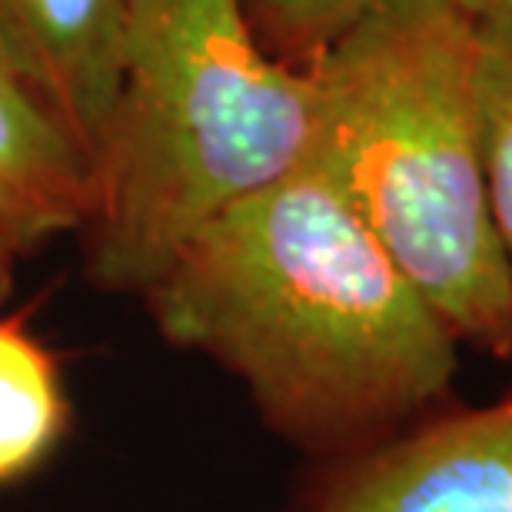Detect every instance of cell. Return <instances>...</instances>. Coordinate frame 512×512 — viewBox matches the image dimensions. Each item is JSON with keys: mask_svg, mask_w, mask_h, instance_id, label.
<instances>
[{"mask_svg": "<svg viewBox=\"0 0 512 512\" xmlns=\"http://www.w3.org/2000/svg\"><path fill=\"white\" fill-rule=\"evenodd\" d=\"M476 60L479 27L453 0H389L306 67L310 157L459 346L509 363L512 276L489 207Z\"/></svg>", "mask_w": 512, "mask_h": 512, "instance_id": "3", "label": "cell"}, {"mask_svg": "<svg viewBox=\"0 0 512 512\" xmlns=\"http://www.w3.org/2000/svg\"><path fill=\"white\" fill-rule=\"evenodd\" d=\"M24 256V247L10 237V233L0 227V303L7 300L10 290H14V276H17V263Z\"/></svg>", "mask_w": 512, "mask_h": 512, "instance_id": "10", "label": "cell"}, {"mask_svg": "<svg viewBox=\"0 0 512 512\" xmlns=\"http://www.w3.org/2000/svg\"><path fill=\"white\" fill-rule=\"evenodd\" d=\"M140 300L306 466L459 403L463 346L313 157L210 220Z\"/></svg>", "mask_w": 512, "mask_h": 512, "instance_id": "1", "label": "cell"}, {"mask_svg": "<svg viewBox=\"0 0 512 512\" xmlns=\"http://www.w3.org/2000/svg\"><path fill=\"white\" fill-rule=\"evenodd\" d=\"M313 143V74L266 54L240 0H127L77 233L87 280L140 300L210 220L293 173Z\"/></svg>", "mask_w": 512, "mask_h": 512, "instance_id": "2", "label": "cell"}, {"mask_svg": "<svg viewBox=\"0 0 512 512\" xmlns=\"http://www.w3.org/2000/svg\"><path fill=\"white\" fill-rule=\"evenodd\" d=\"M283 512H512V389L306 466Z\"/></svg>", "mask_w": 512, "mask_h": 512, "instance_id": "4", "label": "cell"}, {"mask_svg": "<svg viewBox=\"0 0 512 512\" xmlns=\"http://www.w3.org/2000/svg\"><path fill=\"white\" fill-rule=\"evenodd\" d=\"M127 0H0V54L84 153L107 124Z\"/></svg>", "mask_w": 512, "mask_h": 512, "instance_id": "5", "label": "cell"}, {"mask_svg": "<svg viewBox=\"0 0 512 512\" xmlns=\"http://www.w3.org/2000/svg\"><path fill=\"white\" fill-rule=\"evenodd\" d=\"M90 197L94 177L84 147L0 54V227L27 253L80 233Z\"/></svg>", "mask_w": 512, "mask_h": 512, "instance_id": "6", "label": "cell"}, {"mask_svg": "<svg viewBox=\"0 0 512 512\" xmlns=\"http://www.w3.org/2000/svg\"><path fill=\"white\" fill-rule=\"evenodd\" d=\"M479 24H512V0H453Z\"/></svg>", "mask_w": 512, "mask_h": 512, "instance_id": "11", "label": "cell"}, {"mask_svg": "<svg viewBox=\"0 0 512 512\" xmlns=\"http://www.w3.org/2000/svg\"><path fill=\"white\" fill-rule=\"evenodd\" d=\"M476 100L489 207L512 276V24H479Z\"/></svg>", "mask_w": 512, "mask_h": 512, "instance_id": "8", "label": "cell"}, {"mask_svg": "<svg viewBox=\"0 0 512 512\" xmlns=\"http://www.w3.org/2000/svg\"><path fill=\"white\" fill-rule=\"evenodd\" d=\"M67 423L70 399L57 360L34 333L0 316V486L44 466Z\"/></svg>", "mask_w": 512, "mask_h": 512, "instance_id": "7", "label": "cell"}, {"mask_svg": "<svg viewBox=\"0 0 512 512\" xmlns=\"http://www.w3.org/2000/svg\"><path fill=\"white\" fill-rule=\"evenodd\" d=\"M389 0H240L266 54L306 70Z\"/></svg>", "mask_w": 512, "mask_h": 512, "instance_id": "9", "label": "cell"}]
</instances>
